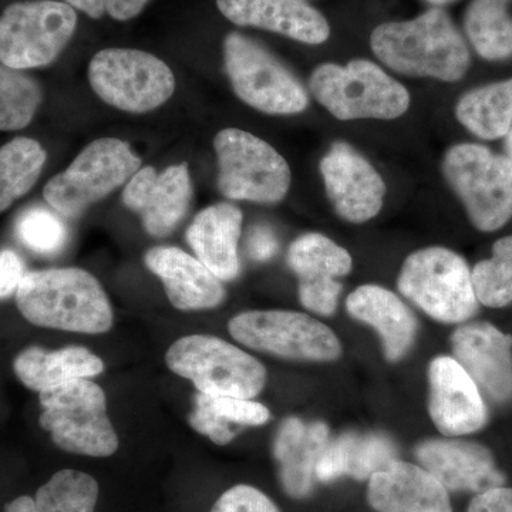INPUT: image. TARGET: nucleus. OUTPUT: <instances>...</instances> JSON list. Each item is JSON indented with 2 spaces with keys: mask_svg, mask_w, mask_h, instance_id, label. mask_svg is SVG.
<instances>
[{
  "mask_svg": "<svg viewBox=\"0 0 512 512\" xmlns=\"http://www.w3.org/2000/svg\"><path fill=\"white\" fill-rule=\"evenodd\" d=\"M16 303L23 318L39 328L99 335L113 325L106 292L80 268L26 272Z\"/></svg>",
  "mask_w": 512,
  "mask_h": 512,
  "instance_id": "obj_2",
  "label": "nucleus"
},
{
  "mask_svg": "<svg viewBox=\"0 0 512 512\" xmlns=\"http://www.w3.org/2000/svg\"><path fill=\"white\" fill-rule=\"evenodd\" d=\"M269 417L271 414L264 404L254 400L198 393L190 424L202 436L225 446L237 436V427L262 426L268 423Z\"/></svg>",
  "mask_w": 512,
  "mask_h": 512,
  "instance_id": "obj_28",
  "label": "nucleus"
},
{
  "mask_svg": "<svg viewBox=\"0 0 512 512\" xmlns=\"http://www.w3.org/2000/svg\"><path fill=\"white\" fill-rule=\"evenodd\" d=\"M457 120L481 140H498L512 128V77L485 84L458 100Z\"/></svg>",
  "mask_w": 512,
  "mask_h": 512,
  "instance_id": "obj_29",
  "label": "nucleus"
},
{
  "mask_svg": "<svg viewBox=\"0 0 512 512\" xmlns=\"http://www.w3.org/2000/svg\"><path fill=\"white\" fill-rule=\"evenodd\" d=\"M370 46L380 62L404 76L456 83L471 66L466 39L441 8L406 22L377 26Z\"/></svg>",
  "mask_w": 512,
  "mask_h": 512,
  "instance_id": "obj_1",
  "label": "nucleus"
},
{
  "mask_svg": "<svg viewBox=\"0 0 512 512\" xmlns=\"http://www.w3.org/2000/svg\"><path fill=\"white\" fill-rule=\"evenodd\" d=\"M248 255L256 262H268L278 254L279 242L275 232L266 225H256L248 234Z\"/></svg>",
  "mask_w": 512,
  "mask_h": 512,
  "instance_id": "obj_38",
  "label": "nucleus"
},
{
  "mask_svg": "<svg viewBox=\"0 0 512 512\" xmlns=\"http://www.w3.org/2000/svg\"><path fill=\"white\" fill-rule=\"evenodd\" d=\"M242 212L232 204L205 208L187 229V241L198 261L220 281H234L241 272L238 241Z\"/></svg>",
  "mask_w": 512,
  "mask_h": 512,
  "instance_id": "obj_24",
  "label": "nucleus"
},
{
  "mask_svg": "<svg viewBox=\"0 0 512 512\" xmlns=\"http://www.w3.org/2000/svg\"><path fill=\"white\" fill-rule=\"evenodd\" d=\"M288 264L299 279V299L320 316L336 312L342 284L338 278L352 271V256L322 234L302 235L292 242Z\"/></svg>",
  "mask_w": 512,
  "mask_h": 512,
  "instance_id": "obj_16",
  "label": "nucleus"
},
{
  "mask_svg": "<svg viewBox=\"0 0 512 512\" xmlns=\"http://www.w3.org/2000/svg\"><path fill=\"white\" fill-rule=\"evenodd\" d=\"M46 158L42 144L29 137L13 138L0 148V212L35 187Z\"/></svg>",
  "mask_w": 512,
  "mask_h": 512,
  "instance_id": "obj_31",
  "label": "nucleus"
},
{
  "mask_svg": "<svg viewBox=\"0 0 512 512\" xmlns=\"http://www.w3.org/2000/svg\"><path fill=\"white\" fill-rule=\"evenodd\" d=\"M148 2L150 0H104V6L111 18L124 22L136 18Z\"/></svg>",
  "mask_w": 512,
  "mask_h": 512,
  "instance_id": "obj_40",
  "label": "nucleus"
},
{
  "mask_svg": "<svg viewBox=\"0 0 512 512\" xmlns=\"http://www.w3.org/2000/svg\"><path fill=\"white\" fill-rule=\"evenodd\" d=\"M175 375L191 380L210 396L254 399L264 390L266 370L254 356L220 338L191 335L178 339L165 356Z\"/></svg>",
  "mask_w": 512,
  "mask_h": 512,
  "instance_id": "obj_8",
  "label": "nucleus"
},
{
  "mask_svg": "<svg viewBox=\"0 0 512 512\" xmlns=\"http://www.w3.org/2000/svg\"><path fill=\"white\" fill-rule=\"evenodd\" d=\"M421 467L453 493H483L504 485L505 477L493 453L474 441L427 440L416 448Z\"/></svg>",
  "mask_w": 512,
  "mask_h": 512,
  "instance_id": "obj_19",
  "label": "nucleus"
},
{
  "mask_svg": "<svg viewBox=\"0 0 512 512\" xmlns=\"http://www.w3.org/2000/svg\"><path fill=\"white\" fill-rule=\"evenodd\" d=\"M141 168V158L119 138L89 144L43 190L47 204L64 218H79L87 208L117 190Z\"/></svg>",
  "mask_w": 512,
  "mask_h": 512,
  "instance_id": "obj_7",
  "label": "nucleus"
},
{
  "mask_svg": "<svg viewBox=\"0 0 512 512\" xmlns=\"http://www.w3.org/2000/svg\"><path fill=\"white\" fill-rule=\"evenodd\" d=\"M350 316L373 326L382 338L384 356L402 359L417 335V320L399 296L379 285L359 286L346 301Z\"/></svg>",
  "mask_w": 512,
  "mask_h": 512,
  "instance_id": "obj_25",
  "label": "nucleus"
},
{
  "mask_svg": "<svg viewBox=\"0 0 512 512\" xmlns=\"http://www.w3.org/2000/svg\"><path fill=\"white\" fill-rule=\"evenodd\" d=\"M312 96L338 120H394L410 107V94L382 67L365 59L346 66L320 64L309 79Z\"/></svg>",
  "mask_w": 512,
  "mask_h": 512,
  "instance_id": "obj_3",
  "label": "nucleus"
},
{
  "mask_svg": "<svg viewBox=\"0 0 512 512\" xmlns=\"http://www.w3.org/2000/svg\"><path fill=\"white\" fill-rule=\"evenodd\" d=\"M222 15L238 26H254L320 45L330 36L325 16L302 0H217Z\"/></svg>",
  "mask_w": 512,
  "mask_h": 512,
  "instance_id": "obj_20",
  "label": "nucleus"
},
{
  "mask_svg": "<svg viewBox=\"0 0 512 512\" xmlns=\"http://www.w3.org/2000/svg\"><path fill=\"white\" fill-rule=\"evenodd\" d=\"M146 265L163 281L168 299L180 311H204L224 302L225 289L220 279L183 249H150Z\"/></svg>",
  "mask_w": 512,
  "mask_h": 512,
  "instance_id": "obj_22",
  "label": "nucleus"
},
{
  "mask_svg": "<svg viewBox=\"0 0 512 512\" xmlns=\"http://www.w3.org/2000/svg\"><path fill=\"white\" fill-rule=\"evenodd\" d=\"M467 512H512V488L500 485L476 494Z\"/></svg>",
  "mask_w": 512,
  "mask_h": 512,
  "instance_id": "obj_39",
  "label": "nucleus"
},
{
  "mask_svg": "<svg viewBox=\"0 0 512 512\" xmlns=\"http://www.w3.org/2000/svg\"><path fill=\"white\" fill-rule=\"evenodd\" d=\"M43 407L40 426L53 443L69 453L109 457L119 437L107 416L106 394L90 379L74 380L39 393Z\"/></svg>",
  "mask_w": 512,
  "mask_h": 512,
  "instance_id": "obj_5",
  "label": "nucleus"
},
{
  "mask_svg": "<svg viewBox=\"0 0 512 512\" xmlns=\"http://www.w3.org/2000/svg\"><path fill=\"white\" fill-rule=\"evenodd\" d=\"M471 278L484 306L505 308L512 303V235L495 242L493 255L474 266Z\"/></svg>",
  "mask_w": 512,
  "mask_h": 512,
  "instance_id": "obj_34",
  "label": "nucleus"
},
{
  "mask_svg": "<svg viewBox=\"0 0 512 512\" xmlns=\"http://www.w3.org/2000/svg\"><path fill=\"white\" fill-rule=\"evenodd\" d=\"M397 286L430 318L463 323L478 312V299L466 259L451 249L431 247L407 256Z\"/></svg>",
  "mask_w": 512,
  "mask_h": 512,
  "instance_id": "obj_6",
  "label": "nucleus"
},
{
  "mask_svg": "<svg viewBox=\"0 0 512 512\" xmlns=\"http://www.w3.org/2000/svg\"><path fill=\"white\" fill-rule=\"evenodd\" d=\"M67 5L73 9L82 10L87 16L93 19H100L106 12L104 0H66Z\"/></svg>",
  "mask_w": 512,
  "mask_h": 512,
  "instance_id": "obj_41",
  "label": "nucleus"
},
{
  "mask_svg": "<svg viewBox=\"0 0 512 512\" xmlns=\"http://www.w3.org/2000/svg\"><path fill=\"white\" fill-rule=\"evenodd\" d=\"M443 174L478 231H498L511 220L510 157L481 144H456L443 158Z\"/></svg>",
  "mask_w": 512,
  "mask_h": 512,
  "instance_id": "obj_4",
  "label": "nucleus"
},
{
  "mask_svg": "<svg viewBox=\"0 0 512 512\" xmlns=\"http://www.w3.org/2000/svg\"><path fill=\"white\" fill-rule=\"evenodd\" d=\"M464 28L483 59L500 62L512 56V18L504 0H473L464 18Z\"/></svg>",
  "mask_w": 512,
  "mask_h": 512,
  "instance_id": "obj_30",
  "label": "nucleus"
},
{
  "mask_svg": "<svg viewBox=\"0 0 512 512\" xmlns=\"http://www.w3.org/2000/svg\"><path fill=\"white\" fill-rule=\"evenodd\" d=\"M426 2H429L434 6H446L450 5V3L457 2V0H426Z\"/></svg>",
  "mask_w": 512,
  "mask_h": 512,
  "instance_id": "obj_44",
  "label": "nucleus"
},
{
  "mask_svg": "<svg viewBox=\"0 0 512 512\" xmlns=\"http://www.w3.org/2000/svg\"><path fill=\"white\" fill-rule=\"evenodd\" d=\"M320 174L336 214L352 224L375 218L383 207L386 184L369 161L346 143H335L320 161Z\"/></svg>",
  "mask_w": 512,
  "mask_h": 512,
  "instance_id": "obj_14",
  "label": "nucleus"
},
{
  "mask_svg": "<svg viewBox=\"0 0 512 512\" xmlns=\"http://www.w3.org/2000/svg\"><path fill=\"white\" fill-rule=\"evenodd\" d=\"M218 188L234 201L276 204L291 188L292 173L284 157L262 138L225 128L214 138Z\"/></svg>",
  "mask_w": 512,
  "mask_h": 512,
  "instance_id": "obj_9",
  "label": "nucleus"
},
{
  "mask_svg": "<svg viewBox=\"0 0 512 512\" xmlns=\"http://www.w3.org/2000/svg\"><path fill=\"white\" fill-rule=\"evenodd\" d=\"M15 232L20 244L35 254L53 256L66 247L69 231L57 212L43 207L23 211L16 221Z\"/></svg>",
  "mask_w": 512,
  "mask_h": 512,
  "instance_id": "obj_35",
  "label": "nucleus"
},
{
  "mask_svg": "<svg viewBox=\"0 0 512 512\" xmlns=\"http://www.w3.org/2000/svg\"><path fill=\"white\" fill-rule=\"evenodd\" d=\"M25 275V265L16 252L10 249L0 252V299L18 292Z\"/></svg>",
  "mask_w": 512,
  "mask_h": 512,
  "instance_id": "obj_37",
  "label": "nucleus"
},
{
  "mask_svg": "<svg viewBox=\"0 0 512 512\" xmlns=\"http://www.w3.org/2000/svg\"><path fill=\"white\" fill-rule=\"evenodd\" d=\"M367 501L377 512H453L448 491L436 477L400 460L369 478Z\"/></svg>",
  "mask_w": 512,
  "mask_h": 512,
  "instance_id": "obj_21",
  "label": "nucleus"
},
{
  "mask_svg": "<svg viewBox=\"0 0 512 512\" xmlns=\"http://www.w3.org/2000/svg\"><path fill=\"white\" fill-rule=\"evenodd\" d=\"M20 382L37 393L80 379H92L104 370L100 357L89 349L70 346L60 350L29 348L13 363Z\"/></svg>",
  "mask_w": 512,
  "mask_h": 512,
  "instance_id": "obj_27",
  "label": "nucleus"
},
{
  "mask_svg": "<svg viewBox=\"0 0 512 512\" xmlns=\"http://www.w3.org/2000/svg\"><path fill=\"white\" fill-rule=\"evenodd\" d=\"M211 512H279L274 501L251 485L229 488L218 498Z\"/></svg>",
  "mask_w": 512,
  "mask_h": 512,
  "instance_id": "obj_36",
  "label": "nucleus"
},
{
  "mask_svg": "<svg viewBox=\"0 0 512 512\" xmlns=\"http://www.w3.org/2000/svg\"><path fill=\"white\" fill-rule=\"evenodd\" d=\"M505 151H507V156L512 160V128L510 133L505 136Z\"/></svg>",
  "mask_w": 512,
  "mask_h": 512,
  "instance_id": "obj_43",
  "label": "nucleus"
},
{
  "mask_svg": "<svg viewBox=\"0 0 512 512\" xmlns=\"http://www.w3.org/2000/svg\"><path fill=\"white\" fill-rule=\"evenodd\" d=\"M429 413L446 437L466 436L483 429L487 406L476 382L454 357L439 356L429 367Z\"/></svg>",
  "mask_w": 512,
  "mask_h": 512,
  "instance_id": "obj_18",
  "label": "nucleus"
},
{
  "mask_svg": "<svg viewBox=\"0 0 512 512\" xmlns=\"http://www.w3.org/2000/svg\"><path fill=\"white\" fill-rule=\"evenodd\" d=\"M454 359L494 403L512 402V336L487 322L460 326L451 335Z\"/></svg>",
  "mask_w": 512,
  "mask_h": 512,
  "instance_id": "obj_17",
  "label": "nucleus"
},
{
  "mask_svg": "<svg viewBox=\"0 0 512 512\" xmlns=\"http://www.w3.org/2000/svg\"><path fill=\"white\" fill-rule=\"evenodd\" d=\"M504 2H508V0H504Z\"/></svg>",
  "mask_w": 512,
  "mask_h": 512,
  "instance_id": "obj_45",
  "label": "nucleus"
},
{
  "mask_svg": "<svg viewBox=\"0 0 512 512\" xmlns=\"http://www.w3.org/2000/svg\"><path fill=\"white\" fill-rule=\"evenodd\" d=\"M394 460H399L396 444L384 434L345 433L329 441L316 466V480L330 483L343 476L367 480Z\"/></svg>",
  "mask_w": 512,
  "mask_h": 512,
  "instance_id": "obj_26",
  "label": "nucleus"
},
{
  "mask_svg": "<svg viewBox=\"0 0 512 512\" xmlns=\"http://www.w3.org/2000/svg\"><path fill=\"white\" fill-rule=\"evenodd\" d=\"M224 64L235 94L252 109L272 116H293L308 109L302 83L255 40L239 33L225 37Z\"/></svg>",
  "mask_w": 512,
  "mask_h": 512,
  "instance_id": "obj_10",
  "label": "nucleus"
},
{
  "mask_svg": "<svg viewBox=\"0 0 512 512\" xmlns=\"http://www.w3.org/2000/svg\"><path fill=\"white\" fill-rule=\"evenodd\" d=\"M5 512H37L36 501L28 495H23L6 505Z\"/></svg>",
  "mask_w": 512,
  "mask_h": 512,
  "instance_id": "obj_42",
  "label": "nucleus"
},
{
  "mask_svg": "<svg viewBox=\"0 0 512 512\" xmlns=\"http://www.w3.org/2000/svg\"><path fill=\"white\" fill-rule=\"evenodd\" d=\"M302 2H306V0H302Z\"/></svg>",
  "mask_w": 512,
  "mask_h": 512,
  "instance_id": "obj_46",
  "label": "nucleus"
},
{
  "mask_svg": "<svg viewBox=\"0 0 512 512\" xmlns=\"http://www.w3.org/2000/svg\"><path fill=\"white\" fill-rule=\"evenodd\" d=\"M192 184L187 163L157 173L153 167L140 168L128 181L121 200L137 212L148 235L164 238L177 228L190 210Z\"/></svg>",
  "mask_w": 512,
  "mask_h": 512,
  "instance_id": "obj_15",
  "label": "nucleus"
},
{
  "mask_svg": "<svg viewBox=\"0 0 512 512\" xmlns=\"http://www.w3.org/2000/svg\"><path fill=\"white\" fill-rule=\"evenodd\" d=\"M325 423L305 424L289 417L276 434L274 456L279 463V477L285 493L292 498L312 494L316 481V466L330 441Z\"/></svg>",
  "mask_w": 512,
  "mask_h": 512,
  "instance_id": "obj_23",
  "label": "nucleus"
},
{
  "mask_svg": "<svg viewBox=\"0 0 512 512\" xmlns=\"http://www.w3.org/2000/svg\"><path fill=\"white\" fill-rule=\"evenodd\" d=\"M89 83L104 103L127 113L143 114L171 99L175 77L170 67L134 49H106L89 64Z\"/></svg>",
  "mask_w": 512,
  "mask_h": 512,
  "instance_id": "obj_12",
  "label": "nucleus"
},
{
  "mask_svg": "<svg viewBox=\"0 0 512 512\" xmlns=\"http://www.w3.org/2000/svg\"><path fill=\"white\" fill-rule=\"evenodd\" d=\"M76 26V12L67 3H13L0 15V63L22 72L49 66L70 42Z\"/></svg>",
  "mask_w": 512,
  "mask_h": 512,
  "instance_id": "obj_11",
  "label": "nucleus"
},
{
  "mask_svg": "<svg viewBox=\"0 0 512 512\" xmlns=\"http://www.w3.org/2000/svg\"><path fill=\"white\" fill-rule=\"evenodd\" d=\"M99 484L89 474L62 470L39 488L37 512H94Z\"/></svg>",
  "mask_w": 512,
  "mask_h": 512,
  "instance_id": "obj_32",
  "label": "nucleus"
},
{
  "mask_svg": "<svg viewBox=\"0 0 512 512\" xmlns=\"http://www.w3.org/2000/svg\"><path fill=\"white\" fill-rule=\"evenodd\" d=\"M39 83L22 70L0 63V131H19L35 119L42 104Z\"/></svg>",
  "mask_w": 512,
  "mask_h": 512,
  "instance_id": "obj_33",
  "label": "nucleus"
},
{
  "mask_svg": "<svg viewBox=\"0 0 512 512\" xmlns=\"http://www.w3.org/2000/svg\"><path fill=\"white\" fill-rule=\"evenodd\" d=\"M228 328L242 345L285 359L332 362L342 355L333 330L305 313L244 312L235 316Z\"/></svg>",
  "mask_w": 512,
  "mask_h": 512,
  "instance_id": "obj_13",
  "label": "nucleus"
}]
</instances>
